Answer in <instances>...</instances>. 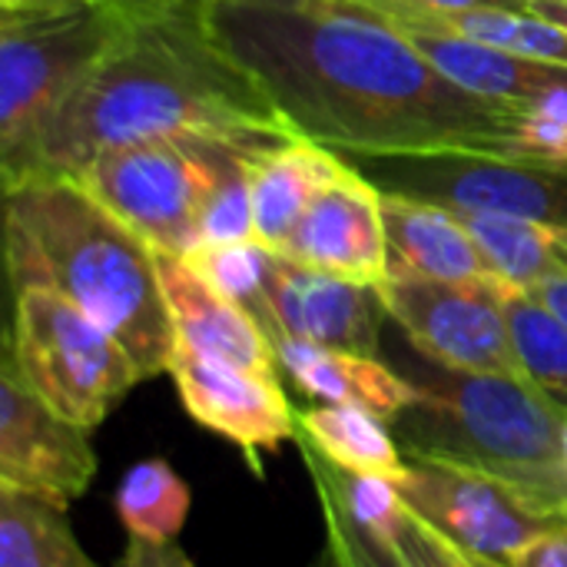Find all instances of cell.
Instances as JSON below:
<instances>
[{
  "mask_svg": "<svg viewBox=\"0 0 567 567\" xmlns=\"http://www.w3.org/2000/svg\"><path fill=\"white\" fill-rule=\"evenodd\" d=\"M392 548L409 567H475V561L455 548L449 538H442L435 528H429L415 512H409L392 538Z\"/></svg>",
  "mask_w": 567,
  "mask_h": 567,
  "instance_id": "28",
  "label": "cell"
},
{
  "mask_svg": "<svg viewBox=\"0 0 567 567\" xmlns=\"http://www.w3.org/2000/svg\"><path fill=\"white\" fill-rule=\"evenodd\" d=\"M236 150L259 146L203 136L150 140L100 153L73 179H80L156 252L186 256L203 243L206 203Z\"/></svg>",
  "mask_w": 567,
  "mask_h": 567,
  "instance_id": "7",
  "label": "cell"
},
{
  "mask_svg": "<svg viewBox=\"0 0 567 567\" xmlns=\"http://www.w3.org/2000/svg\"><path fill=\"white\" fill-rule=\"evenodd\" d=\"M189 488L163 458L136 462L113 492V508L130 538L173 542L189 515Z\"/></svg>",
  "mask_w": 567,
  "mask_h": 567,
  "instance_id": "24",
  "label": "cell"
},
{
  "mask_svg": "<svg viewBox=\"0 0 567 567\" xmlns=\"http://www.w3.org/2000/svg\"><path fill=\"white\" fill-rule=\"evenodd\" d=\"M382 219L389 236V272L442 282L495 279L485 252L452 209L382 193Z\"/></svg>",
  "mask_w": 567,
  "mask_h": 567,
  "instance_id": "19",
  "label": "cell"
},
{
  "mask_svg": "<svg viewBox=\"0 0 567 567\" xmlns=\"http://www.w3.org/2000/svg\"><path fill=\"white\" fill-rule=\"evenodd\" d=\"M299 435L336 468L399 482L409 468L389 422L355 405H312L296 412Z\"/></svg>",
  "mask_w": 567,
  "mask_h": 567,
  "instance_id": "20",
  "label": "cell"
},
{
  "mask_svg": "<svg viewBox=\"0 0 567 567\" xmlns=\"http://www.w3.org/2000/svg\"><path fill=\"white\" fill-rule=\"evenodd\" d=\"M542 306H548L561 322L567 326V276H555V279H545L538 282L535 289H528Z\"/></svg>",
  "mask_w": 567,
  "mask_h": 567,
  "instance_id": "32",
  "label": "cell"
},
{
  "mask_svg": "<svg viewBox=\"0 0 567 567\" xmlns=\"http://www.w3.org/2000/svg\"><path fill=\"white\" fill-rule=\"evenodd\" d=\"M399 27L449 80H455L468 93L567 123L565 63L522 56V53L475 43V40L442 33V30L405 27V23Z\"/></svg>",
  "mask_w": 567,
  "mask_h": 567,
  "instance_id": "15",
  "label": "cell"
},
{
  "mask_svg": "<svg viewBox=\"0 0 567 567\" xmlns=\"http://www.w3.org/2000/svg\"><path fill=\"white\" fill-rule=\"evenodd\" d=\"M0 567H100L76 542L66 505L0 482Z\"/></svg>",
  "mask_w": 567,
  "mask_h": 567,
  "instance_id": "21",
  "label": "cell"
},
{
  "mask_svg": "<svg viewBox=\"0 0 567 567\" xmlns=\"http://www.w3.org/2000/svg\"><path fill=\"white\" fill-rule=\"evenodd\" d=\"M395 369L419 392L392 422L405 458L462 465L567 512V405L522 375L458 372L415 349Z\"/></svg>",
  "mask_w": 567,
  "mask_h": 567,
  "instance_id": "4",
  "label": "cell"
},
{
  "mask_svg": "<svg viewBox=\"0 0 567 567\" xmlns=\"http://www.w3.org/2000/svg\"><path fill=\"white\" fill-rule=\"evenodd\" d=\"M116 7L120 23L106 53L43 130L13 186L73 179L100 153L150 140L203 136L246 146L296 140L209 30L203 0H116Z\"/></svg>",
  "mask_w": 567,
  "mask_h": 567,
  "instance_id": "2",
  "label": "cell"
},
{
  "mask_svg": "<svg viewBox=\"0 0 567 567\" xmlns=\"http://www.w3.org/2000/svg\"><path fill=\"white\" fill-rule=\"evenodd\" d=\"M316 495H319V508H322V522H326V542L336 548L339 561L346 567H409L399 551L379 538H372L369 532H362L346 508L332 498V492L326 485L316 482Z\"/></svg>",
  "mask_w": 567,
  "mask_h": 567,
  "instance_id": "27",
  "label": "cell"
},
{
  "mask_svg": "<svg viewBox=\"0 0 567 567\" xmlns=\"http://www.w3.org/2000/svg\"><path fill=\"white\" fill-rule=\"evenodd\" d=\"M502 309L522 375L567 405V326L532 292L502 286Z\"/></svg>",
  "mask_w": 567,
  "mask_h": 567,
  "instance_id": "23",
  "label": "cell"
},
{
  "mask_svg": "<svg viewBox=\"0 0 567 567\" xmlns=\"http://www.w3.org/2000/svg\"><path fill=\"white\" fill-rule=\"evenodd\" d=\"M349 169L352 166L339 153L299 136L259 150L249 163L256 243L282 252L316 196Z\"/></svg>",
  "mask_w": 567,
  "mask_h": 567,
  "instance_id": "18",
  "label": "cell"
},
{
  "mask_svg": "<svg viewBox=\"0 0 567 567\" xmlns=\"http://www.w3.org/2000/svg\"><path fill=\"white\" fill-rule=\"evenodd\" d=\"M23 382L63 419L96 429L143 382L130 352L66 296L47 286L13 292L3 339Z\"/></svg>",
  "mask_w": 567,
  "mask_h": 567,
  "instance_id": "6",
  "label": "cell"
},
{
  "mask_svg": "<svg viewBox=\"0 0 567 567\" xmlns=\"http://www.w3.org/2000/svg\"><path fill=\"white\" fill-rule=\"evenodd\" d=\"M309 567H346V565L339 561L336 548H332V545L326 542V545H322V551H319V558H316V561H312V565H309Z\"/></svg>",
  "mask_w": 567,
  "mask_h": 567,
  "instance_id": "34",
  "label": "cell"
},
{
  "mask_svg": "<svg viewBox=\"0 0 567 567\" xmlns=\"http://www.w3.org/2000/svg\"><path fill=\"white\" fill-rule=\"evenodd\" d=\"M272 346L279 369L319 405H355L392 425L419 399L415 385L375 355L326 349L292 336H279Z\"/></svg>",
  "mask_w": 567,
  "mask_h": 567,
  "instance_id": "17",
  "label": "cell"
},
{
  "mask_svg": "<svg viewBox=\"0 0 567 567\" xmlns=\"http://www.w3.org/2000/svg\"><path fill=\"white\" fill-rule=\"evenodd\" d=\"M379 193L445 209L532 219L567 233V169L488 153H375L342 156Z\"/></svg>",
  "mask_w": 567,
  "mask_h": 567,
  "instance_id": "8",
  "label": "cell"
},
{
  "mask_svg": "<svg viewBox=\"0 0 567 567\" xmlns=\"http://www.w3.org/2000/svg\"><path fill=\"white\" fill-rule=\"evenodd\" d=\"M53 3H73V0H0V7H53Z\"/></svg>",
  "mask_w": 567,
  "mask_h": 567,
  "instance_id": "35",
  "label": "cell"
},
{
  "mask_svg": "<svg viewBox=\"0 0 567 567\" xmlns=\"http://www.w3.org/2000/svg\"><path fill=\"white\" fill-rule=\"evenodd\" d=\"M120 23L116 0L0 7V173L13 186Z\"/></svg>",
  "mask_w": 567,
  "mask_h": 567,
  "instance_id": "5",
  "label": "cell"
},
{
  "mask_svg": "<svg viewBox=\"0 0 567 567\" xmlns=\"http://www.w3.org/2000/svg\"><path fill=\"white\" fill-rule=\"evenodd\" d=\"M113 567H196L193 558L176 545V542H146V538H130L123 558Z\"/></svg>",
  "mask_w": 567,
  "mask_h": 567,
  "instance_id": "29",
  "label": "cell"
},
{
  "mask_svg": "<svg viewBox=\"0 0 567 567\" xmlns=\"http://www.w3.org/2000/svg\"><path fill=\"white\" fill-rule=\"evenodd\" d=\"M96 475L90 429L53 412L3 349L0 362V482L70 505Z\"/></svg>",
  "mask_w": 567,
  "mask_h": 567,
  "instance_id": "11",
  "label": "cell"
},
{
  "mask_svg": "<svg viewBox=\"0 0 567 567\" xmlns=\"http://www.w3.org/2000/svg\"><path fill=\"white\" fill-rule=\"evenodd\" d=\"M269 150V146H259ZM259 150H236L223 173L219 183L213 186V196L203 213V243H239V239H256V223H252V179H249V163Z\"/></svg>",
  "mask_w": 567,
  "mask_h": 567,
  "instance_id": "26",
  "label": "cell"
},
{
  "mask_svg": "<svg viewBox=\"0 0 567 567\" xmlns=\"http://www.w3.org/2000/svg\"><path fill=\"white\" fill-rule=\"evenodd\" d=\"M502 286L505 279L498 276L482 282H442L389 272L379 296L389 319L425 359L458 372L522 375L502 309Z\"/></svg>",
  "mask_w": 567,
  "mask_h": 567,
  "instance_id": "10",
  "label": "cell"
},
{
  "mask_svg": "<svg viewBox=\"0 0 567 567\" xmlns=\"http://www.w3.org/2000/svg\"><path fill=\"white\" fill-rule=\"evenodd\" d=\"M508 567H567V525L542 535Z\"/></svg>",
  "mask_w": 567,
  "mask_h": 567,
  "instance_id": "31",
  "label": "cell"
},
{
  "mask_svg": "<svg viewBox=\"0 0 567 567\" xmlns=\"http://www.w3.org/2000/svg\"><path fill=\"white\" fill-rule=\"evenodd\" d=\"M475 561V567H502V565H492V561H478V558H472Z\"/></svg>",
  "mask_w": 567,
  "mask_h": 567,
  "instance_id": "37",
  "label": "cell"
},
{
  "mask_svg": "<svg viewBox=\"0 0 567 567\" xmlns=\"http://www.w3.org/2000/svg\"><path fill=\"white\" fill-rule=\"evenodd\" d=\"M203 13L299 140L339 156L525 159L522 110L449 80L365 0H203Z\"/></svg>",
  "mask_w": 567,
  "mask_h": 567,
  "instance_id": "1",
  "label": "cell"
},
{
  "mask_svg": "<svg viewBox=\"0 0 567 567\" xmlns=\"http://www.w3.org/2000/svg\"><path fill=\"white\" fill-rule=\"evenodd\" d=\"M452 213L472 233L492 272L508 286L528 292L545 279L567 276V243L561 229L532 219H515V216L465 213V209H452Z\"/></svg>",
  "mask_w": 567,
  "mask_h": 567,
  "instance_id": "22",
  "label": "cell"
},
{
  "mask_svg": "<svg viewBox=\"0 0 567 567\" xmlns=\"http://www.w3.org/2000/svg\"><path fill=\"white\" fill-rule=\"evenodd\" d=\"M379 10H528V0H365Z\"/></svg>",
  "mask_w": 567,
  "mask_h": 567,
  "instance_id": "30",
  "label": "cell"
},
{
  "mask_svg": "<svg viewBox=\"0 0 567 567\" xmlns=\"http://www.w3.org/2000/svg\"><path fill=\"white\" fill-rule=\"evenodd\" d=\"M269 309L276 336H292L326 349L375 355L389 319L379 286L352 282L322 269H309L276 252L269 276Z\"/></svg>",
  "mask_w": 567,
  "mask_h": 567,
  "instance_id": "13",
  "label": "cell"
},
{
  "mask_svg": "<svg viewBox=\"0 0 567 567\" xmlns=\"http://www.w3.org/2000/svg\"><path fill=\"white\" fill-rule=\"evenodd\" d=\"M186 266H193L213 289H219L226 299L243 306L272 339L276 322L269 309V276L276 252L256 239L239 243H199L186 256H179Z\"/></svg>",
  "mask_w": 567,
  "mask_h": 567,
  "instance_id": "25",
  "label": "cell"
},
{
  "mask_svg": "<svg viewBox=\"0 0 567 567\" xmlns=\"http://www.w3.org/2000/svg\"><path fill=\"white\" fill-rule=\"evenodd\" d=\"M169 375L176 382L183 409L199 425L243 449L256 472L262 452H276L299 432L296 409L289 405L279 379L272 375H256L206 359L186 346H176Z\"/></svg>",
  "mask_w": 567,
  "mask_h": 567,
  "instance_id": "12",
  "label": "cell"
},
{
  "mask_svg": "<svg viewBox=\"0 0 567 567\" xmlns=\"http://www.w3.org/2000/svg\"><path fill=\"white\" fill-rule=\"evenodd\" d=\"M3 199L13 292L56 289L130 352L143 379L169 372L176 329L156 249L70 176L3 189Z\"/></svg>",
  "mask_w": 567,
  "mask_h": 567,
  "instance_id": "3",
  "label": "cell"
},
{
  "mask_svg": "<svg viewBox=\"0 0 567 567\" xmlns=\"http://www.w3.org/2000/svg\"><path fill=\"white\" fill-rule=\"evenodd\" d=\"M93 3H103V0H93Z\"/></svg>",
  "mask_w": 567,
  "mask_h": 567,
  "instance_id": "38",
  "label": "cell"
},
{
  "mask_svg": "<svg viewBox=\"0 0 567 567\" xmlns=\"http://www.w3.org/2000/svg\"><path fill=\"white\" fill-rule=\"evenodd\" d=\"M159 286L176 329V346H186L206 359L279 379L276 346L266 329L219 289H213L179 256L156 252Z\"/></svg>",
  "mask_w": 567,
  "mask_h": 567,
  "instance_id": "16",
  "label": "cell"
},
{
  "mask_svg": "<svg viewBox=\"0 0 567 567\" xmlns=\"http://www.w3.org/2000/svg\"><path fill=\"white\" fill-rule=\"evenodd\" d=\"M528 3H532V0H528Z\"/></svg>",
  "mask_w": 567,
  "mask_h": 567,
  "instance_id": "39",
  "label": "cell"
},
{
  "mask_svg": "<svg viewBox=\"0 0 567 567\" xmlns=\"http://www.w3.org/2000/svg\"><path fill=\"white\" fill-rule=\"evenodd\" d=\"M561 445H565V462H567V419H565V432H561Z\"/></svg>",
  "mask_w": 567,
  "mask_h": 567,
  "instance_id": "36",
  "label": "cell"
},
{
  "mask_svg": "<svg viewBox=\"0 0 567 567\" xmlns=\"http://www.w3.org/2000/svg\"><path fill=\"white\" fill-rule=\"evenodd\" d=\"M405 462L395 482L402 502L468 558L508 567L542 535L567 525V512L502 478L435 458Z\"/></svg>",
  "mask_w": 567,
  "mask_h": 567,
  "instance_id": "9",
  "label": "cell"
},
{
  "mask_svg": "<svg viewBox=\"0 0 567 567\" xmlns=\"http://www.w3.org/2000/svg\"><path fill=\"white\" fill-rule=\"evenodd\" d=\"M528 10L567 30V0H532V7H528Z\"/></svg>",
  "mask_w": 567,
  "mask_h": 567,
  "instance_id": "33",
  "label": "cell"
},
{
  "mask_svg": "<svg viewBox=\"0 0 567 567\" xmlns=\"http://www.w3.org/2000/svg\"><path fill=\"white\" fill-rule=\"evenodd\" d=\"M279 256L352 282L382 286L389 279L382 193L359 169H349L316 196Z\"/></svg>",
  "mask_w": 567,
  "mask_h": 567,
  "instance_id": "14",
  "label": "cell"
}]
</instances>
